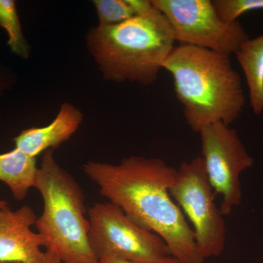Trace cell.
Returning <instances> with one entry per match:
<instances>
[{
	"label": "cell",
	"mask_w": 263,
	"mask_h": 263,
	"mask_svg": "<svg viewBox=\"0 0 263 263\" xmlns=\"http://www.w3.org/2000/svg\"><path fill=\"white\" fill-rule=\"evenodd\" d=\"M82 169L102 196L160 236L171 256L183 263L204 262L193 230L170 194L176 168L162 159L131 156L117 164L89 161Z\"/></svg>",
	"instance_id": "cell-1"
},
{
	"label": "cell",
	"mask_w": 263,
	"mask_h": 263,
	"mask_svg": "<svg viewBox=\"0 0 263 263\" xmlns=\"http://www.w3.org/2000/svg\"><path fill=\"white\" fill-rule=\"evenodd\" d=\"M172 76L175 94L189 127L199 133L214 123L233 124L243 113L246 95L230 56L176 45L162 66Z\"/></svg>",
	"instance_id": "cell-2"
},
{
	"label": "cell",
	"mask_w": 263,
	"mask_h": 263,
	"mask_svg": "<svg viewBox=\"0 0 263 263\" xmlns=\"http://www.w3.org/2000/svg\"><path fill=\"white\" fill-rule=\"evenodd\" d=\"M86 45L104 80L148 86L158 79L176 46L167 18L156 7L146 17L135 16L117 25L95 26Z\"/></svg>",
	"instance_id": "cell-3"
},
{
	"label": "cell",
	"mask_w": 263,
	"mask_h": 263,
	"mask_svg": "<svg viewBox=\"0 0 263 263\" xmlns=\"http://www.w3.org/2000/svg\"><path fill=\"white\" fill-rule=\"evenodd\" d=\"M53 149L43 153L34 187L42 196L37 233L46 250L62 263H99L90 247L89 221L80 185L57 162Z\"/></svg>",
	"instance_id": "cell-4"
},
{
	"label": "cell",
	"mask_w": 263,
	"mask_h": 263,
	"mask_svg": "<svg viewBox=\"0 0 263 263\" xmlns=\"http://www.w3.org/2000/svg\"><path fill=\"white\" fill-rule=\"evenodd\" d=\"M90 247L98 261L115 258L136 263H159L171 255L164 240L130 220L110 202L88 209Z\"/></svg>",
	"instance_id": "cell-5"
},
{
	"label": "cell",
	"mask_w": 263,
	"mask_h": 263,
	"mask_svg": "<svg viewBox=\"0 0 263 263\" xmlns=\"http://www.w3.org/2000/svg\"><path fill=\"white\" fill-rule=\"evenodd\" d=\"M169 192L193 224L202 258L220 256L226 247V223L214 202L215 193L201 156L180 164Z\"/></svg>",
	"instance_id": "cell-6"
},
{
	"label": "cell",
	"mask_w": 263,
	"mask_h": 263,
	"mask_svg": "<svg viewBox=\"0 0 263 263\" xmlns=\"http://www.w3.org/2000/svg\"><path fill=\"white\" fill-rule=\"evenodd\" d=\"M167 18L176 43L231 56L249 39L239 21L226 22L212 0H152Z\"/></svg>",
	"instance_id": "cell-7"
},
{
	"label": "cell",
	"mask_w": 263,
	"mask_h": 263,
	"mask_svg": "<svg viewBox=\"0 0 263 263\" xmlns=\"http://www.w3.org/2000/svg\"><path fill=\"white\" fill-rule=\"evenodd\" d=\"M201 157L209 182L221 196L220 211L229 215L242 201L240 176L253 165L254 160L235 129L217 122L202 128Z\"/></svg>",
	"instance_id": "cell-8"
},
{
	"label": "cell",
	"mask_w": 263,
	"mask_h": 263,
	"mask_svg": "<svg viewBox=\"0 0 263 263\" xmlns=\"http://www.w3.org/2000/svg\"><path fill=\"white\" fill-rule=\"evenodd\" d=\"M37 216L32 208L24 205L13 211L0 209V261L21 263H62L55 254L43 250L42 235L32 227Z\"/></svg>",
	"instance_id": "cell-9"
},
{
	"label": "cell",
	"mask_w": 263,
	"mask_h": 263,
	"mask_svg": "<svg viewBox=\"0 0 263 263\" xmlns=\"http://www.w3.org/2000/svg\"><path fill=\"white\" fill-rule=\"evenodd\" d=\"M83 119L84 114L81 110L72 104L63 103L49 124L24 129L15 137V148L36 158L46 151L54 150L70 139L79 129Z\"/></svg>",
	"instance_id": "cell-10"
},
{
	"label": "cell",
	"mask_w": 263,
	"mask_h": 263,
	"mask_svg": "<svg viewBox=\"0 0 263 263\" xmlns=\"http://www.w3.org/2000/svg\"><path fill=\"white\" fill-rule=\"evenodd\" d=\"M35 157L15 148L0 154V181L6 183L15 200H23L34 187L38 172Z\"/></svg>",
	"instance_id": "cell-11"
},
{
	"label": "cell",
	"mask_w": 263,
	"mask_h": 263,
	"mask_svg": "<svg viewBox=\"0 0 263 263\" xmlns=\"http://www.w3.org/2000/svg\"><path fill=\"white\" fill-rule=\"evenodd\" d=\"M249 90V103L255 115L263 113V34L249 38L235 53Z\"/></svg>",
	"instance_id": "cell-12"
},
{
	"label": "cell",
	"mask_w": 263,
	"mask_h": 263,
	"mask_svg": "<svg viewBox=\"0 0 263 263\" xmlns=\"http://www.w3.org/2000/svg\"><path fill=\"white\" fill-rule=\"evenodd\" d=\"M0 27L8 34L7 45L10 51L23 60H28L31 46L22 30L14 0H0Z\"/></svg>",
	"instance_id": "cell-13"
},
{
	"label": "cell",
	"mask_w": 263,
	"mask_h": 263,
	"mask_svg": "<svg viewBox=\"0 0 263 263\" xmlns=\"http://www.w3.org/2000/svg\"><path fill=\"white\" fill-rule=\"evenodd\" d=\"M99 26L117 25L135 17L127 0H94Z\"/></svg>",
	"instance_id": "cell-14"
},
{
	"label": "cell",
	"mask_w": 263,
	"mask_h": 263,
	"mask_svg": "<svg viewBox=\"0 0 263 263\" xmlns=\"http://www.w3.org/2000/svg\"><path fill=\"white\" fill-rule=\"evenodd\" d=\"M213 3L219 17L229 23L247 12L263 10V0H213Z\"/></svg>",
	"instance_id": "cell-15"
},
{
	"label": "cell",
	"mask_w": 263,
	"mask_h": 263,
	"mask_svg": "<svg viewBox=\"0 0 263 263\" xmlns=\"http://www.w3.org/2000/svg\"><path fill=\"white\" fill-rule=\"evenodd\" d=\"M15 81L16 79L15 73L11 69L0 64V97L12 89L14 86Z\"/></svg>",
	"instance_id": "cell-16"
},
{
	"label": "cell",
	"mask_w": 263,
	"mask_h": 263,
	"mask_svg": "<svg viewBox=\"0 0 263 263\" xmlns=\"http://www.w3.org/2000/svg\"><path fill=\"white\" fill-rule=\"evenodd\" d=\"M99 263H136L128 262V261L122 260V259H115V258H104L100 259L99 261ZM159 263H183L176 258V257H173V256L170 255L168 257H165L164 259H162L160 262Z\"/></svg>",
	"instance_id": "cell-17"
},
{
	"label": "cell",
	"mask_w": 263,
	"mask_h": 263,
	"mask_svg": "<svg viewBox=\"0 0 263 263\" xmlns=\"http://www.w3.org/2000/svg\"><path fill=\"white\" fill-rule=\"evenodd\" d=\"M7 205H8V202L5 201V200H0V209L7 206Z\"/></svg>",
	"instance_id": "cell-18"
},
{
	"label": "cell",
	"mask_w": 263,
	"mask_h": 263,
	"mask_svg": "<svg viewBox=\"0 0 263 263\" xmlns=\"http://www.w3.org/2000/svg\"><path fill=\"white\" fill-rule=\"evenodd\" d=\"M0 263H21L18 262H3V261H0Z\"/></svg>",
	"instance_id": "cell-19"
}]
</instances>
